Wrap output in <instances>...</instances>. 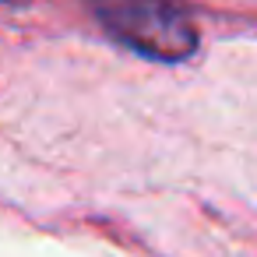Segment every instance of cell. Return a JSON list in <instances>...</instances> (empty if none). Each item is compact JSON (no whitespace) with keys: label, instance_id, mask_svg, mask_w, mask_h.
Here are the masks:
<instances>
[{"label":"cell","instance_id":"obj_2","mask_svg":"<svg viewBox=\"0 0 257 257\" xmlns=\"http://www.w3.org/2000/svg\"><path fill=\"white\" fill-rule=\"evenodd\" d=\"M0 4H25V0H0Z\"/></svg>","mask_w":257,"mask_h":257},{"label":"cell","instance_id":"obj_1","mask_svg":"<svg viewBox=\"0 0 257 257\" xmlns=\"http://www.w3.org/2000/svg\"><path fill=\"white\" fill-rule=\"evenodd\" d=\"M99 22L123 46L152 60H183L197 50V32L169 0H92Z\"/></svg>","mask_w":257,"mask_h":257}]
</instances>
